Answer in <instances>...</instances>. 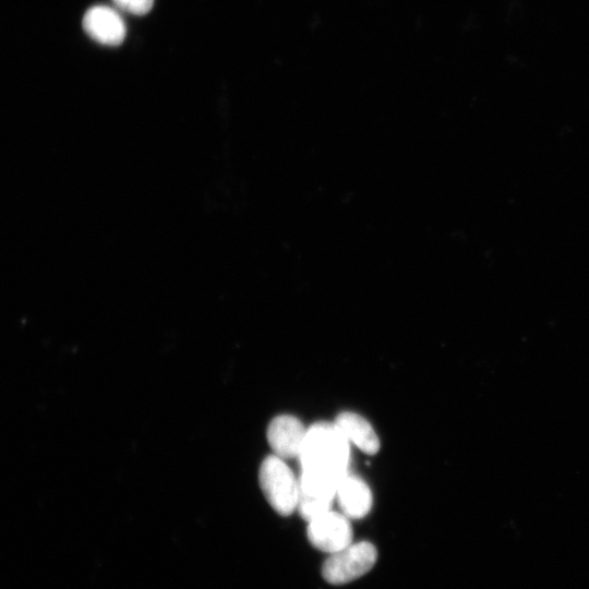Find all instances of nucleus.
I'll list each match as a JSON object with an SVG mask.
<instances>
[{
  "mask_svg": "<svg viewBox=\"0 0 589 589\" xmlns=\"http://www.w3.org/2000/svg\"><path fill=\"white\" fill-rule=\"evenodd\" d=\"M349 442L333 422H316L306 429L298 459L301 471L340 480L348 473Z\"/></svg>",
  "mask_w": 589,
  "mask_h": 589,
  "instance_id": "obj_1",
  "label": "nucleus"
},
{
  "mask_svg": "<svg viewBox=\"0 0 589 589\" xmlns=\"http://www.w3.org/2000/svg\"><path fill=\"white\" fill-rule=\"evenodd\" d=\"M259 481L265 498L279 515L288 516L297 509L299 481L283 458L276 455L264 458Z\"/></svg>",
  "mask_w": 589,
  "mask_h": 589,
  "instance_id": "obj_2",
  "label": "nucleus"
},
{
  "mask_svg": "<svg viewBox=\"0 0 589 589\" xmlns=\"http://www.w3.org/2000/svg\"><path fill=\"white\" fill-rule=\"evenodd\" d=\"M376 558L377 551L371 542H352L329 554L322 565V576L332 585L347 584L371 570Z\"/></svg>",
  "mask_w": 589,
  "mask_h": 589,
  "instance_id": "obj_3",
  "label": "nucleus"
},
{
  "mask_svg": "<svg viewBox=\"0 0 589 589\" xmlns=\"http://www.w3.org/2000/svg\"><path fill=\"white\" fill-rule=\"evenodd\" d=\"M309 542L317 550L335 553L352 543L350 519L333 509L308 521Z\"/></svg>",
  "mask_w": 589,
  "mask_h": 589,
  "instance_id": "obj_4",
  "label": "nucleus"
},
{
  "mask_svg": "<svg viewBox=\"0 0 589 589\" xmlns=\"http://www.w3.org/2000/svg\"><path fill=\"white\" fill-rule=\"evenodd\" d=\"M297 509L306 521L332 509L339 480L301 471Z\"/></svg>",
  "mask_w": 589,
  "mask_h": 589,
  "instance_id": "obj_5",
  "label": "nucleus"
},
{
  "mask_svg": "<svg viewBox=\"0 0 589 589\" xmlns=\"http://www.w3.org/2000/svg\"><path fill=\"white\" fill-rule=\"evenodd\" d=\"M303 423L290 414L275 417L267 428V441L274 455L289 459L298 457L305 437Z\"/></svg>",
  "mask_w": 589,
  "mask_h": 589,
  "instance_id": "obj_6",
  "label": "nucleus"
},
{
  "mask_svg": "<svg viewBox=\"0 0 589 589\" xmlns=\"http://www.w3.org/2000/svg\"><path fill=\"white\" fill-rule=\"evenodd\" d=\"M83 28L94 40L107 46L120 45L127 33L122 16L106 5L88 9L83 17Z\"/></svg>",
  "mask_w": 589,
  "mask_h": 589,
  "instance_id": "obj_7",
  "label": "nucleus"
},
{
  "mask_svg": "<svg viewBox=\"0 0 589 589\" xmlns=\"http://www.w3.org/2000/svg\"><path fill=\"white\" fill-rule=\"evenodd\" d=\"M336 500L341 513L349 519H361L372 508V492L360 477L346 473L338 482Z\"/></svg>",
  "mask_w": 589,
  "mask_h": 589,
  "instance_id": "obj_8",
  "label": "nucleus"
},
{
  "mask_svg": "<svg viewBox=\"0 0 589 589\" xmlns=\"http://www.w3.org/2000/svg\"><path fill=\"white\" fill-rule=\"evenodd\" d=\"M349 443L358 448L375 454L380 449V441L370 422L358 413L340 412L334 422Z\"/></svg>",
  "mask_w": 589,
  "mask_h": 589,
  "instance_id": "obj_9",
  "label": "nucleus"
},
{
  "mask_svg": "<svg viewBox=\"0 0 589 589\" xmlns=\"http://www.w3.org/2000/svg\"><path fill=\"white\" fill-rule=\"evenodd\" d=\"M121 10L135 15L146 14L153 7L154 0H112Z\"/></svg>",
  "mask_w": 589,
  "mask_h": 589,
  "instance_id": "obj_10",
  "label": "nucleus"
}]
</instances>
